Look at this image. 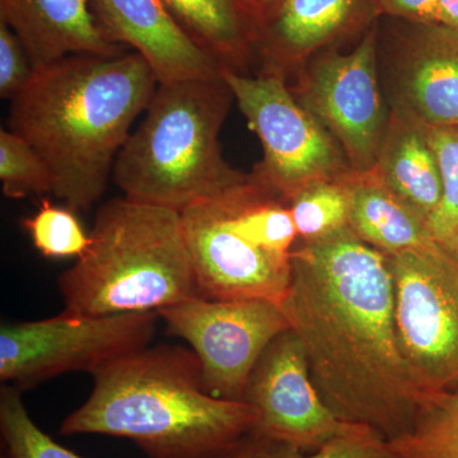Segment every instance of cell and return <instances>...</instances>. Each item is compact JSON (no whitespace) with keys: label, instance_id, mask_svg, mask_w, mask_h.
<instances>
[{"label":"cell","instance_id":"1","mask_svg":"<svg viewBox=\"0 0 458 458\" xmlns=\"http://www.w3.org/2000/svg\"><path fill=\"white\" fill-rule=\"evenodd\" d=\"M280 309L302 343L319 396L343 421L387 442L408 436L429 403L408 369L390 259L351 228L302 242Z\"/></svg>","mask_w":458,"mask_h":458},{"label":"cell","instance_id":"2","mask_svg":"<svg viewBox=\"0 0 458 458\" xmlns=\"http://www.w3.org/2000/svg\"><path fill=\"white\" fill-rule=\"evenodd\" d=\"M11 99L8 129L29 141L53 177V194L86 212L106 190L131 128L158 80L135 51L78 54L33 69Z\"/></svg>","mask_w":458,"mask_h":458},{"label":"cell","instance_id":"3","mask_svg":"<svg viewBox=\"0 0 458 458\" xmlns=\"http://www.w3.org/2000/svg\"><path fill=\"white\" fill-rule=\"evenodd\" d=\"M92 377V393L64 419L63 436L129 439L148 458H213L258 420L245 401L208 393L200 360L182 346H147Z\"/></svg>","mask_w":458,"mask_h":458},{"label":"cell","instance_id":"4","mask_svg":"<svg viewBox=\"0 0 458 458\" xmlns=\"http://www.w3.org/2000/svg\"><path fill=\"white\" fill-rule=\"evenodd\" d=\"M87 251L57 280L65 311L158 312L198 294L177 210L116 198L101 205Z\"/></svg>","mask_w":458,"mask_h":458},{"label":"cell","instance_id":"5","mask_svg":"<svg viewBox=\"0 0 458 458\" xmlns=\"http://www.w3.org/2000/svg\"><path fill=\"white\" fill-rule=\"evenodd\" d=\"M233 99L222 73L158 84L114 161L113 179L123 197L182 212L245 180L219 144Z\"/></svg>","mask_w":458,"mask_h":458},{"label":"cell","instance_id":"6","mask_svg":"<svg viewBox=\"0 0 458 458\" xmlns=\"http://www.w3.org/2000/svg\"><path fill=\"white\" fill-rule=\"evenodd\" d=\"M180 214L200 297L282 304L298 237L282 195L251 174Z\"/></svg>","mask_w":458,"mask_h":458},{"label":"cell","instance_id":"7","mask_svg":"<svg viewBox=\"0 0 458 458\" xmlns=\"http://www.w3.org/2000/svg\"><path fill=\"white\" fill-rule=\"evenodd\" d=\"M401 352L428 400L458 387V252L432 245L388 255Z\"/></svg>","mask_w":458,"mask_h":458},{"label":"cell","instance_id":"8","mask_svg":"<svg viewBox=\"0 0 458 458\" xmlns=\"http://www.w3.org/2000/svg\"><path fill=\"white\" fill-rule=\"evenodd\" d=\"M221 73L264 149L256 179L289 201L307 186L352 174L339 144L295 98L280 69L247 75L222 68Z\"/></svg>","mask_w":458,"mask_h":458},{"label":"cell","instance_id":"9","mask_svg":"<svg viewBox=\"0 0 458 458\" xmlns=\"http://www.w3.org/2000/svg\"><path fill=\"white\" fill-rule=\"evenodd\" d=\"M157 312L84 316L64 312L0 328V379L18 390L69 372L90 375L147 348Z\"/></svg>","mask_w":458,"mask_h":458},{"label":"cell","instance_id":"10","mask_svg":"<svg viewBox=\"0 0 458 458\" xmlns=\"http://www.w3.org/2000/svg\"><path fill=\"white\" fill-rule=\"evenodd\" d=\"M157 313L170 334L197 354L208 393L225 400L243 401L256 363L271 342L291 328L279 304L265 300L195 295Z\"/></svg>","mask_w":458,"mask_h":458},{"label":"cell","instance_id":"11","mask_svg":"<svg viewBox=\"0 0 458 458\" xmlns=\"http://www.w3.org/2000/svg\"><path fill=\"white\" fill-rule=\"evenodd\" d=\"M295 98L342 147L354 174L376 167L391 114L377 77V31L349 54L328 53L303 75Z\"/></svg>","mask_w":458,"mask_h":458},{"label":"cell","instance_id":"12","mask_svg":"<svg viewBox=\"0 0 458 458\" xmlns=\"http://www.w3.org/2000/svg\"><path fill=\"white\" fill-rule=\"evenodd\" d=\"M243 401L258 415L254 432L306 452L360 427L337 418L321 399L302 343L291 328L276 336L256 363Z\"/></svg>","mask_w":458,"mask_h":458},{"label":"cell","instance_id":"13","mask_svg":"<svg viewBox=\"0 0 458 458\" xmlns=\"http://www.w3.org/2000/svg\"><path fill=\"white\" fill-rule=\"evenodd\" d=\"M111 40L146 59L158 83L221 74L222 65L192 40L162 0H93Z\"/></svg>","mask_w":458,"mask_h":458},{"label":"cell","instance_id":"14","mask_svg":"<svg viewBox=\"0 0 458 458\" xmlns=\"http://www.w3.org/2000/svg\"><path fill=\"white\" fill-rule=\"evenodd\" d=\"M397 66V106L424 125L458 126V31L415 25Z\"/></svg>","mask_w":458,"mask_h":458},{"label":"cell","instance_id":"15","mask_svg":"<svg viewBox=\"0 0 458 458\" xmlns=\"http://www.w3.org/2000/svg\"><path fill=\"white\" fill-rule=\"evenodd\" d=\"M0 22L16 33L33 69L78 54L125 51L102 29L93 0H0Z\"/></svg>","mask_w":458,"mask_h":458},{"label":"cell","instance_id":"16","mask_svg":"<svg viewBox=\"0 0 458 458\" xmlns=\"http://www.w3.org/2000/svg\"><path fill=\"white\" fill-rule=\"evenodd\" d=\"M373 174L424 222L438 209L443 182L438 159L421 123L394 107Z\"/></svg>","mask_w":458,"mask_h":458},{"label":"cell","instance_id":"17","mask_svg":"<svg viewBox=\"0 0 458 458\" xmlns=\"http://www.w3.org/2000/svg\"><path fill=\"white\" fill-rule=\"evenodd\" d=\"M367 0H283L259 27L258 47L280 69L335 40L349 29Z\"/></svg>","mask_w":458,"mask_h":458},{"label":"cell","instance_id":"18","mask_svg":"<svg viewBox=\"0 0 458 458\" xmlns=\"http://www.w3.org/2000/svg\"><path fill=\"white\" fill-rule=\"evenodd\" d=\"M351 198V229L386 255L432 245L427 223L386 189L372 171L344 177Z\"/></svg>","mask_w":458,"mask_h":458},{"label":"cell","instance_id":"19","mask_svg":"<svg viewBox=\"0 0 458 458\" xmlns=\"http://www.w3.org/2000/svg\"><path fill=\"white\" fill-rule=\"evenodd\" d=\"M174 20L222 68L237 71L252 47L259 26L238 0H162Z\"/></svg>","mask_w":458,"mask_h":458},{"label":"cell","instance_id":"20","mask_svg":"<svg viewBox=\"0 0 458 458\" xmlns=\"http://www.w3.org/2000/svg\"><path fill=\"white\" fill-rule=\"evenodd\" d=\"M390 445L381 434L360 426L318 451L306 452L254 430L241 437L213 458H390Z\"/></svg>","mask_w":458,"mask_h":458},{"label":"cell","instance_id":"21","mask_svg":"<svg viewBox=\"0 0 458 458\" xmlns=\"http://www.w3.org/2000/svg\"><path fill=\"white\" fill-rule=\"evenodd\" d=\"M388 445L391 458H458V390L433 397L414 429Z\"/></svg>","mask_w":458,"mask_h":458},{"label":"cell","instance_id":"22","mask_svg":"<svg viewBox=\"0 0 458 458\" xmlns=\"http://www.w3.org/2000/svg\"><path fill=\"white\" fill-rule=\"evenodd\" d=\"M288 203L302 242L351 228V198L344 177L307 186Z\"/></svg>","mask_w":458,"mask_h":458},{"label":"cell","instance_id":"23","mask_svg":"<svg viewBox=\"0 0 458 458\" xmlns=\"http://www.w3.org/2000/svg\"><path fill=\"white\" fill-rule=\"evenodd\" d=\"M0 433L8 458H83L38 428L27 411L22 391L14 386L0 391Z\"/></svg>","mask_w":458,"mask_h":458},{"label":"cell","instance_id":"24","mask_svg":"<svg viewBox=\"0 0 458 458\" xmlns=\"http://www.w3.org/2000/svg\"><path fill=\"white\" fill-rule=\"evenodd\" d=\"M0 181L11 199L53 194V177L35 148L9 129L0 131Z\"/></svg>","mask_w":458,"mask_h":458},{"label":"cell","instance_id":"25","mask_svg":"<svg viewBox=\"0 0 458 458\" xmlns=\"http://www.w3.org/2000/svg\"><path fill=\"white\" fill-rule=\"evenodd\" d=\"M33 246L45 258H81L90 243L80 219L69 208L54 207L49 199H42L40 209L22 221Z\"/></svg>","mask_w":458,"mask_h":458},{"label":"cell","instance_id":"26","mask_svg":"<svg viewBox=\"0 0 458 458\" xmlns=\"http://www.w3.org/2000/svg\"><path fill=\"white\" fill-rule=\"evenodd\" d=\"M421 126L438 159L443 182L441 204L428 221V229L436 240L443 241L458 225V126Z\"/></svg>","mask_w":458,"mask_h":458},{"label":"cell","instance_id":"27","mask_svg":"<svg viewBox=\"0 0 458 458\" xmlns=\"http://www.w3.org/2000/svg\"><path fill=\"white\" fill-rule=\"evenodd\" d=\"M33 66L22 42L5 23L0 22V96L12 99L33 75Z\"/></svg>","mask_w":458,"mask_h":458},{"label":"cell","instance_id":"28","mask_svg":"<svg viewBox=\"0 0 458 458\" xmlns=\"http://www.w3.org/2000/svg\"><path fill=\"white\" fill-rule=\"evenodd\" d=\"M376 7L379 13L428 25L437 23L438 0H376Z\"/></svg>","mask_w":458,"mask_h":458},{"label":"cell","instance_id":"29","mask_svg":"<svg viewBox=\"0 0 458 458\" xmlns=\"http://www.w3.org/2000/svg\"><path fill=\"white\" fill-rule=\"evenodd\" d=\"M238 2L260 27L262 21L273 13L274 9L278 7L283 0H238Z\"/></svg>","mask_w":458,"mask_h":458},{"label":"cell","instance_id":"30","mask_svg":"<svg viewBox=\"0 0 458 458\" xmlns=\"http://www.w3.org/2000/svg\"><path fill=\"white\" fill-rule=\"evenodd\" d=\"M437 23L458 31V0H438Z\"/></svg>","mask_w":458,"mask_h":458},{"label":"cell","instance_id":"31","mask_svg":"<svg viewBox=\"0 0 458 458\" xmlns=\"http://www.w3.org/2000/svg\"><path fill=\"white\" fill-rule=\"evenodd\" d=\"M441 242L458 252V225L445 240L441 241Z\"/></svg>","mask_w":458,"mask_h":458},{"label":"cell","instance_id":"32","mask_svg":"<svg viewBox=\"0 0 458 458\" xmlns=\"http://www.w3.org/2000/svg\"><path fill=\"white\" fill-rule=\"evenodd\" d=\"M2 458H8V456H7V454H5V456H4V454H3Z\"/></svg>","mask_w":458,"mask_h":458}]
</instances>
